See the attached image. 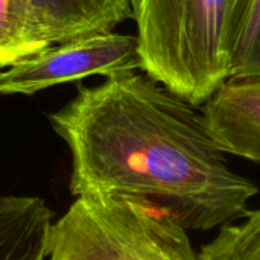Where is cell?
<instances>
[{"label": "cell", "mask_w": 260, "mask_h": 260, "mask_svg": "<svg viewBox=\"0 0 260 260\" xmlns=\"http://www.w3.org/2000/svg\"><path fill=\"white\" fill-rule=\"evenodd\" d=\"M72 155L70 192L152 200L189 230L244 219L259 187L235 172L216 145L204 110L146 73L79 87L50 114Z\"/></svg>", "instance_id": "cell-1"}, {"label": "cell", "mask_w": 260, "mask_h": 260, "mask_svg": "<svg viewBox=\"0 0 260 260\" xmlns=\"http://www.w3.org/2000/svg\"><path fill=\"white\" fill-rule=\"evenodd\" d=\"M260 69V0H236L230 79L256 78Z\"/></svg>", "instance_id": "cell-9"}, {"label": "cell", "mask_w": 260, "mask_h": 260, "mask_svg": "<svg viewBox=\"0 0 260 260\" xmlns=\"http://www.w3.org/2000/svg\"><path fill=\"white\" fill-rule=\"evenodd\" d=\"M52 212L40 197L0 195V260H46Z\"/></svg>", "instance_id": "cell-7"}, {"label": "cell", "mask_w": 260, "mask_h": 260, "mask_svg": "<svg viewBox=\"0 0 260 260\" xmlns=\"http://www.w3.org/2000/svg\"><path fill=\"white\" fill-rule=\"evenodd\" d=\"M236 0H131L142 72L200 107L232 78Z\"/></svg>", "instance_id": "cell-2"}, {"label": "cell", "mask_w": 260, "mask_h": 260, "mask_svg": "<svg viewBox=\"0 0 260 260\" xmlns=\"http://www.w3.org/2000/svg\"><path fill=\"white\" fill-rule=\"evenodd\" d=\"M49 260H200L187 229L165 206L137 197L82 195L52 224Z\"/></svg>", "instance_id": "cell-3"}, {"label": "cell", "mask_w": 260, "mask_h": 260, "mask_svg": "<svg viewBox=\"0 0 260 260\" xmlns=\"http://www.w3.org/2000/svg\"><path fill=\"white\" fill-rule=\"evenodd\" d=\"M198 254L200 260H260V209L250 212L242 224L221 227Z\"/></svg>", "instance_id": "cell-10"}, {"label": "cell", "mask_w": 260, "mask_h": 260, "mask_svg": "<svg viewBox=\"0 0 260 260\" xmlns=\"http://www.w3.org/2000/svg\"><path fill=\"white\" fill-rule=\"evenodd\" d=\"M204 114L225 154L260 163V78L230 79L204 104Z\"/></svg>", "instance_id": "cell-5"}, {"label": "cell", "mask_w": 260, "mask_h": 260, "mask_svg": "<svg viewBox=\"0 0 260 260\" xmlns=\"http://www.w3.org/2000/svg\"><path fill=\"white\" fill-rule=\"evenodd\" d=\"M142 70L136 35L91 34L52 44L0 72V94H35L87 76Z\"/></svg>", "instance_id": "cell-4"}, {"label": "cell", "mask_w": 260, "mask_h": 260, "mask_svg": "<svg viewBox=\"0 0 260 260\" xmlns=\"http://www.w3.org/2000/svg\"><path fill=\"white\" fill-rule=\"evenodd\" d=\"M46 47L32 27L27 0H0V69Z\"/></svg>", "instance_id": "cell-8"}, {"label": "cell", "mask_w": 260, "mask_h": 260, "mask_svg": "<svg viewBox=\"0 0 260 260\" xmlns=\"http://www.w3.org/2000/svg\"><path fill=\"white\" fill-rule=\"evenodd\" d=\"M37 37L52 46L76 37L113 32L133 18L131 0H27Z\"/></svg>", "instance_id": "cell-6"}]
</instances>
